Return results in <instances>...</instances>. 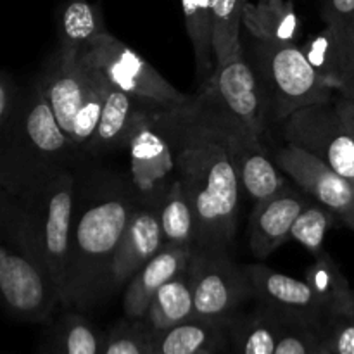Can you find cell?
<instances>
[{
	"label": "cell",
	"mask_w": 354,
	"mask_h": 354,
	"mask_svg": "<svg viewBox=\"0 0 354 354\" xmlns=\"http://www.w3.org/2000/svg\"><path fill=\"white\" fill-rule=\"evenodd\" d=\"M183 107L159 114L175 140L176 176L196 209V248L227 251L237 230L242 190L234 152L221 131L189 116Z\"/></svg>",
	"instance_id": "cell-1"
},
{
	"label": "cell",
	"mask_w": 354,
	"mask_h": 354,
	"mask_svg": "<svg viewBox=\"0 0 354 354\" xmlns=\"http://www.w3.org/2000/svg\"><path fill=\"white\" fill-rule=\"evenodd\" d=\"M135 203L109 194L75 214L66 306L88 308L113 289L111 273Z\"/></svg>",
	"instance_id": "cell-2"
},
{
	"label": "cell",
	"mask_w": 354,
	"mask_h": 354,
	"mask_svg": "<svg viewBox=\"0 0 354 354\" xmlns=\"http://www.w3.org/2000/svg\"><path fill=\"white\" fill-rule=\"evenodd\" d=\"M2 138V190L12 196L68 168L69 152L76 147L59 124L40 82L28 97H21L16 116Z\"/></svg>",
	"instance_id": "cell-3"
},
{
	"label": "cell",
	"mask_w": 354,
	"mask_h": 354,
	"mask_svg": "<svg viewBox=\"0 0 354 354\" xmlns=\"http://www.w3.org/2000/svg\"><path fill=\"white\" fill-rule=\"evenodd\" d=\"M185 113L228 138V142L252 138L263 140L268 109L254 68L245 61L241 47L216 64L203 86L187 104Z\"/></svg>",
	"instance_id": "cell-4"
},
{
	"label": "cell",
	"mask_w": 354,
	"mask_h": 354,
	"mask_svg": "<svg viewBox=\"0 0 354 354\" xmlns=\"http://www.w3.org/2000/svg\"><path fill=\"white\" fill-rule=\"evenodd\" d=\"M0 292L10 315L28 322L45 320L61 303L50 272L31 245L19 204L6 190H2Z\"/></svg>",
	"instance_id": "cell-5"
},
{
	"label": "cell",
	"mask_w": 354,
	"mask_h": 354,
	"mask_svg": "<svg viewBox=\"0 0 354 354\" xmlns=\"http://www.w3.org/2000/svg\"><path fill=\"white\" fill-rule=\"evenodd\" d=\"M14 197L31 245L50 272L61 294V304L66 306L75 227V176L68 168L59 169Z\"/></svg>",
	"instance_id": "cell-6"
},
{
	"label": "cell",
	"mask_w": 354,
	"mask_h": 354,
	"mask_svg": "<svg viewBox=\"0 0 354 354\" xmlns=\"http://www.w3.org/2000/svg\"><path fill=\"white\" fill-rule=\"evenodd\" d=\"M254 71L268 116L283 121L311 104L334 99V83L315 69L297 44L256 41Z\"/></svg>",
	"instance_id": "cell-7"
},
{
	"label": "cell",
	"mask_w": 354,
	"mask_h": 354,
	"mask_svg": "<svg viewBox=\"0 0 354 354\" xmlns=\"http://www.w3.org/2000/svg\"><path fill=\"white\" fill-rule=\"evenodd\" d=\"M83 57L99 69L111 82L133 97L142 106L152 107L154 111H173L190 104L192 97L176 90L158 69L149 64L138 52L118 40L109 31H102Z\"/></svg>",
	"instance_id": "cell-8"
},
{
	"label": "cell",
	"mask_w": 354,
	"mask_h": 354,
	"mask_svg": "<svg viewBox=\"0 0 354 354\" xmlns=\"http://www.w3.org/2000/svg\"><path fill=\"white\" fill-rule=\"evenodd\" d=\"M282 124L287 144L322 159L354 185V137L339 114L335 99L303 107Z\"/></svg>",
	"instance_id": "cell-9"
},
{
	"label": "cell",
	"mask_w": 354,
	"mask_h": 354,
	"mask_svg": "<svg viewBox=\"0 0 354 354\" xmlns=\"http://www.w3.org/2000/svg\"><path fill=\"white\" fill-rule=\"evenodd\" d=\"M196 317L223 322L252 292L245 270H239L223 249L194 248L189 266Z\"/></svg>",
	"instance_id": "cell-10"
},
{
	"label": "cell",
	"mask_w": 354,
	"mask_h": 354,
	"mask_svg": "<svg viewBox=\"0 0 354 354\" xmlns=\"http://www.w3.org/2000/svg\"><path fill=\"white\" fill-rule=\"evenodd\" d=\"M131 178L140 192L152 196L165 187L176 169V149L169 127L161 114L145 111L128 142Z\"/></svg>",
	"instance_id": "cell-11"
},
{
	"label": "cell",
	"mask_w": 354,
	"mask_h": 354,
	"mask_svg": "<svg viewBox=\"0 0 354 354\" xmlns=\"http://www.w3.org/2000/svg\"><path fill=\"white\" fill-rule=\"evenodd\" d=\"M273 161L304 194L327 206L339 218L346 216L354 207L353 183L310 152L287 144L277 149Z\"/></svg>",
	"instance_id": "cell-12"
},
{
	"label": "cell",
	"mask_w": 354,
	"mask_h": 354,
	"mask_svg": "<svg viewBox=\"0 0 354 354\" xmlns=\"http://www.w3.org/2000/svg\"><path fill=\"white\" fill-rule=\"evenodd\" d=\"M252 292L277 313L313 325L327 310L306 280H297L265 265L245 268Z\"/></svg>",
	"instance_id": "cell-13"
},
{
	"label": "cell",
	"mask_w": 354,
	"mask_h": 354,
	"mask_svg": "<svg viewBox=\"0 0 354 354\" xmlns=\"http://www.w3.org/2000/svg\"><path fill=\"white\" fill-rule=\"evenodd\" d=\"M308 204L303 194L289 187V183L275 196L256 203L249 225V248L252 254L265 259L287 242L297 216Z\"/></svg>",
	"instance_id": "cell-14"
},
{
	"label": "cell",
	"mask_w": 354,
	"mask_h": 354,
	"mask_svg": "<svg viewBox=\"0 0 354 354\" xmlns=\"http://www.w3.org/2000/svg\"><path fill=\"white\" fill-rule=\"evenodd\" d=\"M165 245L158 204L135 207L114 259L111 273L113 289L130 280Z\"/></svg>",
	"instance_id": "cell-15"
},
{
	"label": "cell",
	"mask_w": 354,
	"mask_h": 354,
	"mask_svg": "<svg viewBox=\"0 0 354 354\" xmlns=\"http://www.w3.org/2000/svg\"><path fill=\"white\" fill-rule=\"evenodd\" d=\"M192 249L187 245L166 244L151 261L145 263L131 277L123 297V310L128 320L142 322L147 317V311L158 290L187 270Z\"/></svg>",
	"instance_id": "cell-16"
},
{
	"label": "cell",
	"mask_w": 354,
	"mask_h": 354,
	"mask_svg": "<svg viewBox=\"0 0 354 354\" xmlns=\"http://www.w3.org/2000/svg\"><path fill=\"white\" fill-rule=\"evenodd\" d=\"M95 76L97 69L82 55V59L73 64H62L55 59V64L40 82L45 97L68 137L73 120L88 95Z\"/></svg>",
	"instance_id": "cell-17"
},
{
	"label": "cell",
	"mask_w": 354,
	"mask_h": 354,
	"mask_svg": "<svg viewBox=\"0 0 354 354\" xmlns=\"http://www.w3.org/2000/svg\"><path fill=\"white\" fill-rule=\"evenodd\" d=\"M147 107L138 104L133 97L111 85L95 133L85 145L86 151L93 156H104L128 145Z\"/></svg>",
	"instance_id": "cell-18"
},
{
	"label": "cell",
	"mask_w": 354,
	"mask_h": 354,
	"mask_svg": "<svg viewBox=\"0 0 354 354\" xmlns=\"http://www.w3.org/2000/svg\"><path fill=\"white\" fill-rule=\"evenodd\" d=\"M228 144L234 152L242 190L254 203H261V201L275 196L287 185L282 175L283 171L277 166L275 161L268 158L265 147H263V140L241 138V140L228 142Z\"/></svg>",
	"instance_id": "cell-19"
},
{
	"label": "cell",
	"mask_w": 354,
	"mask_h": 354,
	"mask_svg": "<svg viewBox=\"0 0 354 354\" xmlns=\"http://www.w3.org/2000/svg\"><path fill=\"white\" fill-rule=\"evenodd\" d=\"M242 26L256 41L268 44H297L303 33L292 0H245Z\"/></svg>",
	"instance_id": "cell-20"
},
{
	"label": "cell",
	"mask_w": 354,
	"mask_h": 354,
	"mask_svg": "<svg viewBox=\"0 0 354 354\" xmlns=\"http://www.w3.org/2000/svg\"><path fill=\"white\" fill-rule=\"evenodd\" d=\"M303 50L315 69L334 83L337 92L354 78V47L348 28L325 24L320 33L303 45Z\"/></svg>",
	"instance_id": "cell-21"
},
{
	"label": "cell",
	"mask_w": 354,
	"mask_h": 354,
	"mask_svg": "<svg viewBox=\"0 0 354 354\" xmlns=\"http://www.w3.org/2000/svg\"><path fill=\"white\" fill-rule=\"evenodd\" d=\"M57 61L73 64L80 61L92 41L106 31L99 9L88 0H68L57 17Z\"/></svg>",
	"instance_id": "cell-22"
},
{
	"label": "cell",
	"mask_w": 354,
	"mask_h": 354,
	"mask_svg": "<svg viewBox=\"0 0 354 354\" xmlns=\"http://www.w3.org/2000/svg\"><path fill=\"white\" fill-rule=\"evenodd\" d=\"M152 354H214L223 344V322L194 317L152 334Z\"/></svg>",
	"instance_id": "cell-23"
},
{
	"label": "cell",
	"mask_w": 354,
	"mask_h": 354,
	"mask_svg": "<svg viewBox=\"0 0 354 354\" xmlns=\"http://www.w3.org/2000/svg\"><path fill=\"white\" fill-rule=\"evenodd\" d=\"M159 220L166 244L196 248L197 244V216L189 194L182 180H171L158 204Z\"/></svg>",
	"instance_id": "cell-24"
},
{
	"label": "cell",
	"mask_w": 354,
	"mask_h": 354,
	"mask_svg": "<svg viewBox=\"0 0 354 354\" xmlns=\"http://www.w3.org/2000/svg\"><path fill=\"white\" fill-rule=\"evenodd\" d=\"M194 317H196L194 292L189 273L185 270L158 290L147 311V317L142 322L147 325L152 334H158Z\"/></svg>",
	"instance_id": "cell-25"
},
{
	"label": "cell",
	"mask_w": 354,
	"mask_h": 354,
	"mask_svg": "<svg viewBox=\"0 0 354 354\" xmlns=\"http://www.w3.org/2000/svg\"><path fill=\"white\" fill-rule=\"evenodd\" d=\"M306 282L320 297L327 317L354 310V290L344 273L325 251L318 254L313 265L306 270Z\"/></svg>",
	"instance_id": "cell-26"
},
{
	"label": "cell",
	"mask_w": 354,
	"mask_h": 354,
	"mask_svg": "<svg viewBox=\"0 0 354 354\" xmlns=\"http://www.w3.org/2000/svg\"><path fill=\"white\" fill-rule=\"evenodd\" d=\"M183 19L187 33L196 55L197 71L206 80L216 68L213 48V19H211V0H182Z\"/></svg>",
	"instance_id": "cell-27"
},
{
	"label": "cell",
	"mask_w": 354,
	"mask_h": 354,
	"mask_svg": "<svg viewBox=\"0 0 354 354\" xmlns=\"http://www.w3.org/2000/svg\"><path fill=\"white\" fill-rule=\"evenodd\" d=\"M245 0H211L213 19V48L216 64L227 61L241 47L242 12Z\"/></svg>",
	"instance_id": "cell-28"
},
{
	"label": "cell",
	"mask_w": 354,
	"mask_h": 354,
	"mask_svg": "<svg viewBox=\"0 0 354 354\" xmlns=\"http://www.w3.org/2000/svg\"><path fill=\"white\" fill-rule=\"evenodd\" d=\"M282 327L283 317L272 308L266 313H256L235 334L239 354H275Z\"/></svg>",
	"instance_id": "cell-29"
},
{
	"label": "cell",
	"mask_w": 354,
	"mask_h": 354,
	"mask_svg": "<svg viewBox=\"0 0 354 354\" xmlns=\"http://www.w3.org/2000/svg\"><path fill=\"white\" fill-rule=\"evenodd\" d=\"M109 86V80L97 69L95 82H93L88 95L85 97L83 104L80 106L78 113H76L75 120H73L71 131H69V138H71V142L76 147H82V145L88 144L90 138L95 133L97 124H99L100 116H102L104 104H106Z\"/></svg>",
	"instance_id": "cell-30"
},
{
	"label": "cell",
	"mask_w": 354,
	"mask_h": 354,
	"mask_svg": "<svg viewBox=\"0 0 354 354\" xmlns=\"http://www.w3.org/2000/svg\"><path fill=\"white\" fill-rule=\"evenodd\" d=\"M335 216L337 214L324 204H308L297 216L290 237L296 239L304 249L313 252L315 256L322 254L325 234L330 228V225H334Z\"/></svg>",
	"instance_id": "cell-31"
},
{
	"label": "cell",
	"mask_w": 354,
	"mask_h": 354,
	"mask_svg": "<svg viewBox=\"0 0 354 354\" xmlns=\"http://www.w3.org/2000/svg\"><path fill=\"white\" fill-rule=\"evenodd\" d=\"M106 341L80 315L64 318L59 330L57 354H104Z\"/></svg>",
	"instance_id": "cell-32"
},
{
	"label": "cell",
	"mask_w": 354,
	"mask_h": 354,
	"mask_svg": "<svg viewBox=\"0 0 354 354\" xmlns=\"http://www.w3.org/2000/svg\"><path fill=\"white\" fill-rule=\"evenodd\" d=\"M104 354H152L151 330L144 322H131L114 328Z\"/></svg>",
	"instance_id": "cell-33"
},
{
	"label": "cell",
	"mask_w": 354,
	"mask_h": 354,
	"mask_svg": "<svg viewBox=\"0 0 354 354\" xmlns=\"http://www.w3.org/2000/svg\"><path fill=\"white\" fill-rule=\"evenodd\" d=\"M320 348L322 341H318L310 324L283 317L282 334L275 354H318Z\"/></svg>",
	"instance_id": "cell-34"
},
{
	"label": "cell",
	"mask_w": 354,
	"mask_h": 354,
	"mask_svg": "<svg viewBox=\"0 0 354 354\" xmlns=\"http://www.w3.org/2000/svg\"><path fill=\"white\" fill-rule=\"evenodd\" d=\"M322 344L332 354H354V310L328 317V332Z\"/></svg>",
	"instance_id": "cell-35"
},
{
	"label": "cell",
	"mask_w": 354,
	"mask_h": 354,
	"mask_svg": "<svg viewBox=\"0 0 354 354\" xmlns=\"http://www.w3.org/2000/svg\"><path fill=\"white\" fill-rule=\"evenodd\" d=\"M19 102L21 95L14 80L7 75H2V80H0V127H2V135L9 130Z\"/></svg>",
	"instance_id": "cell-36"
},
{
	"label": "cell",
	"mask_w": 354,
	"mask_h": 354,
	"mask_svg": "<svg viewBox=\"0 0 354 354\" xmlns=\"http://www.w3.org/2000/svg\"><path fill=\"white\" fill-rule=\"evenodd\" d=\"M354 16V0H325L322 17L325 24L346 28Z\"/></svg>",
	"instance_id": "cell-37"
},
{
	"label": "cell",
	"mask_w": 354,
	"mask_h": 354,
	"mask_svg": "<svg viewBox=\"0 0 354 354\" xmlns=\"http://www.w3.org/2000/svg\"><path fill=\"white\" fill-rule=\"evenodd\" d=\"M335 106H337L339 114H341L346 127L349 128V131H351L354 137V100L339 93V97L335 99Z\"/></svg>",
	"instance_id": "cell-38"
},
{
	"label": "cell",
	"mask_w": 354,
	"mask_h": 354,
	"mask_svg": "<svg viewBox=\"0 0 354 354\" xmlns=\"http://www.w3.org/2000/svg\"><path fill=\"white\" fill-rule=\"evenodd\" d=\"M337 93H341V95L349 97V99H353V100H354V78L349 80V82L346 83V85L342 86V88L339 90Z\"/></svg>",
	"instance_id": "cell-39"
},
{
	"label": "cell",
	"mask_w": 354,
	"mask_h": 354,
	"mask_svg": "<svg viewBox=\"0 0 354 354\" xmlns=\"http://www.w3.org/2000/svg\"><path fill=\"white\" fill-rule=\"evenodd\" d=\"M341 220H342V221H344V223H346V225H348V227H351V228H353V230H354V207H353V209H351V211H349V213H348V214H346V216H342V218H341Z\"/></svg>",
	"instance_id": "cell-40"
},
{
	"label": "cell",
	"mask_w": 354,
	"mask_h": 354,
	"mask_svg": "<svg viewBox=\"0 0 354 354\" xmlns=\"http://www.w3.org/2000/svg\"><path fill=\"white\" fill-rule=\"evenodd\" d=\"M346 28H348L349 38H351V44H353V47H354V16H353V19L349 21V24Z\"/></svg>",
	"instance_id": "cell-41"
},
{
	"label": "cell",
	"mask_w": 354,
	"mask_h": 354,
	"mask_svg": "<svg viewBox=\"0 0 354 354\" xmlns=\"http://www.w3.org/2000/svg\"><path fill=\"white\" fill-rule=\"evenodd\" d=\"M318 354H332L330 351H328V349L327 348H325V346L324 344H322V348H320V353H318Z\"/></svg>",
	"instance_id": "cell-42"
}]
</instances>
